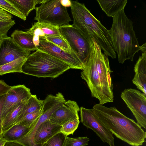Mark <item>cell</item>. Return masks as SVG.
Segmentation results:
<instances>
[{"label": "cell", "instance_id": "1", "mask_svg": "<svg viewBox=\"0 0 146 146\" xmlns=\"http://www.w3.org/2000/svg\"><path fill=\"white\" fill-rule=\"evenodd\" d=\"M90 45L89 58L81 72L86 82L91 96L102 105L113 102V85L111 76L113 72L107 56L103 53L97 43L93 40Z\"/></svg>", "mask_w": 146, "mask_h": 146}, {"label": "cell", "instance_id": "2", "mask_svg": "<svg viewBox=\"0 0 146 146\" xmlns=\"http://www.w3.org/2000/svg\"><path fill=\"white\" fill-rule=\"evenodd\" d=\"M92 109L98 119L117 138L132 146H140L145 142L146 132L115 107H108L99 103Z\"/></svg>", "mask_w": 146, "mask_h": 146}, {"label": "cell", "instance_id": "3", "mask_svg": "<svg viewBox=\"0 0 146 146\" xmlns=\"http://www.w3.org/2000/svg\"><path fill=\"white\" fill-rule=\"evenodd\" d=\"M70 2L73 25L90 45L93 43L92 40H94L105 54L113 59L115 58L116 54L108 30L91 13L84 4L77 1H70Z\"/></svg>", "mask_w": 146, "mask_h": 146}, {"label": "cell", "instance_id": "4", "mask_svg": "<svg viewBox=\"0 0 146 146\" xmlns=\"http://www.w3.org/2000/svg\"><path fill=\"white\" fill-rule=\"evenodd\" d=\"M119 63L126 60L133 61L134 56L140 46L133 29V22L122 10L113 17L112 27L108 30Z\"/></svg>", "mask_w": 146, "mask_h": 146}, {"label": "cell", "instance_id": "5", "mask_svg": "<svg viewBox=\"0 0 146 146\" xmlns=\"http://www.w3.org/2000/svg\"><path fill=\"white\" fill-rule=\"evenodd\" d=\"M70 68L66 63L44 52L30 54L23 65L22 73L38 78H54Z\"/></svg>", "mask_w": 146, "mask_h": 146}, {"label": "cell", "instance_id": "6", "mask_svg": "<svg viewBox=\"0 0 146 146\" xmlns=\"http://www.w3.org/2000/svg\"><path fill=\"white\" fill-rule=\"evenodd\" d=\"M35 9L34 19L38 23L60 27L69 25L72 21L66 7L62 5L60 0H43Z\"/></svg>", "mask_w": 146, "mask_h": 146}, {"label": "cell", "instance_id": "7", "mask_svg": "<svg viewBox=\"0 0 146 146\" xmlns=\"http://www.w3.org/2000/svg\"><path fill=\"white\" fill-rule=\"evenodd\" d=\"M61 35L66 40L71 50L85 66L89 58L90 45L84 37L73 25L59 27Z\"/></svg>", "mask_w": 146, "mask_h": 146}, {"label": "cell", "instance_id": "8", "mask_svg": "<svg viewBox=\"0 0 146 146\" xmlns=\"http://www.w3.org/2000/svg\"><path fill=\"white\" fill-rule=\"evenodd\" d=\"M121 97L141 127L146 128V95L131 88L125 89Z\"/></svg>", "mask_w": 146, "mask_h": 146}, {"label": "cell", "instance_id": "9", "mask_svg": "<svg viewBox=\"0 0 146 146\" xmlns=\"http://www.w3.org/2000/svg\"><path fill=\"white\" fill-rule=\"evenodd\" d=\"M80 110L82 123L87 128L93 130L103 142L107 143L110 146H115L113 134L97 117L93 109L82 107Z\"/></svg>", "mask_w": 146, "mask_h": 146}, {"label": "cell", "instance_id": "10", "mask_svg": "<svg viewBox=\"0 0 146 146\" xmlns=\"http://www.w3.org/2000/svg\"><path fill=\"white\" fill-rule=\"evenodd\" d=\"M36 50L47 53L67 64L70 68L82 70L83 66L76 54L72 51L68 52L45 38L39 37V43Z\"/></svg>", "mask_w": 146, "mask_h": 146}, {"label": "cell", "instance_id": "11", "mask_svg": "<svg viewBox=\"0 0 146 146\" xmlns=\"http://www.w3.org/2000/svg\"><path fill=\"white\" fill-rule=\"evenodd\" d=\"M31 52L21 48L11 37L7 36L1 38L0 43V65L9 63L20 57L27 58Z\"/></svg>", "mask_w": 146, "mask_h": 146}, {"label": "cell", "instance_id": "12", "mask_svg": "<svg viewBox=\"0 0 146 146\" xmlns=\"http://www.w3.org/2000/svg\"><path fill=\"white\" fill-rule=\"evenodd\" d=\"M80 108L77 103L68 100L52 113L49 120L53 123L62 126L66 123L79 119L78 112Z\"/></svg>", "mask_w": 146, "mask_h": 146}, {"label": "cell", "instance_id": "13", "mask_svg": "<svg viewBox=\"0 0 146 146\" xmlns=\"http://www.w3.org/2000/svg\"><path fill=\"white\" fill-rule=\"evenodd\" d=\"M6 94L2 113L3 120L17 104L22 101L27 100L32 95L30 89L24 84L11 86Z\"/></svg>", "mask_w": 146, "mask_h": 146}, {"label": "cell", "instance_id": "14", "mask_svg": "<svg viewBox=\"0 0 146 146\" xmlns=\"http://www.w3.org/2000/svg\"><path fill=\"white\" fill-rule=\"evenodd\" d=\"M62 126L53 123L49 120L42 123L35 134L34 142L35 146H42L49 139L60 132Z\"/></svg>", "mask_w": 146, "mask_h": 146}, {"label": "cell", "instance_id": "15", "mask_svg": "<svg viewBox=\"0 0 146 146\" xmlns=\"http://www.w3.org/2000/svg\"><path fill=\"white\" fill-rule=\"evenodd\" d=\"M133 83L146 95V52H142L134 66Z\"/></svg>", "mask_w": 146, "mask_h": 146}, {"label": "cell", "instance_id": "16", "mask_svg": "<svg viewBox=\"0 0 146 146\" xmlns=\"http://www.w3.org/2000/svg\"><path fill=\"white\" fill-rule=\"evenodd\" d=\"M11 37L21 48L30 51L36 50V47L33 41V35L27 31L16 30L11 34Z\"/></svg>", "mask_w": 146, "mask_h": 146}, {"label": "cell", "instance_id": "17", "mask_svg": "<svg viewBox=\"0 0 146 146\" xmlns=\"http://www.w3.org/2000/svg\"><path fill=\"white\" fill-rule=\"evenodd\" d=\"M102 10L108 17H112L125 7L127 0H97Z\"/></svg>", "mask_w": 146, "mask_h": 146}, {"label": "cell", "instance_id": "18", "mask_svg": "<svg viewBox=\"0 0 146 146\" xmlns=\"http://www.w3.org/2000/svg\"><path fill=\"white\" fill-rule=\"evenodd\" d=\"M33 122L26 125L15 124L3 133L2 136L7 141H16L26 134Z\"/></svg>", "mask_w": 146, "mask_h": 146}, {"label": "cell", "instance_id": "19", "mask_svg": "<svg viewBox=\"0 0 146 146\" xmlns=\"http://www.w3.org/2000/svg\"><path fill=\"white\" fill-rule=\"evenodd\" d=\"M27 101L19 102L6 116L2 121V133L15 125Z\"/></svg>", "mask_w": 146, "mask_h": 146}, {"label": "cell", "instance_id": "20", "mask_svg": "<svg viewBox=\"0 0 146 146\" xmlns=\"http://www.w3.org/2000/svg\"><path fill=\"white\" fill-rule=\"evenodd\" d=\"M42 100H38L36 95L32 94L24 105L21 114L15 125L26 114L42 110Z\"/></svg>", "mask_w": 146, "mask_h": 146}, {"label": "cell", "instance_id": "21", "mask_svg": "<svg viewBox=\"0 0 146 146\" xmlns=\"http://www.w3.org/2000/svg\"><path fill=\"white\" fill-rule=\"evenodd\" d=\"M26 17L35 9V6L41 4L43 0H9Z\"/></svg>", "mask_w": 146, "mask_h": 146}, {"label": "cell", "instance_id": "22", "mask_svg": "<svg viewBox=\"0 0 146 146\" xmlns=\"http://www.w3.org/2000/svg\"><path fill=\"white\" fill-rule=\"evenodd\" d=\"M27 58L26 57H20L9 63L0 65V76L10 73H22V67Z\"/></svg>", "mask_w": 146, "mask_h": 146}, {"label": "cell", "instance_id": "23", "mask_svg": "<svg viewBox=\"0 0 146 146\" xmlns=\"http://www.w3.org/2000/svg\"><path fill=\"white\" fill-rule=\"evenodd\" d=\"M0 8L25 21L27 17L22 13L12 3L8 0H0Z\"/></svg>", "mask_w": 146, "mask_h": 146}, {"label": "cell", "instance_id": "24", "mask_svg": "<svg viewBox=\"0 0 146 146\" xmlns=\"http://www.w3.org/2000/svg\"><path fill=\"white\" fill-rule=\"evenodd\" d=\"M67 137L63 133L59 132L49 139L42 146H64Z\"/></svg>", "mask_w": 146, "mask_h": 146}, {"label": "cell", "instance_id": "25", "mask_svg": "<svg viewBox=\"0 0 146 146\" xmlns=\"http://www.w3.org/2000/svg\"><path fill=\"white\" fill-rule=\"evenodd\" d=\"M44 38L68 52L71 53L72 52L68 43L62 35L60 36H46Z\"/></svg>", "mask_w": 146, "mask_h": 146}, {"label": "cell", "instance_id": "26", "mask_svg": "<svg viewBox=\"0 0 146 146\" xmlns=\"http://www.w3.org/2000/svg\"><path fill=\"white\" fill-rule=\"evenodd\" d=\"M36 23L44 34L45 37L61 36L59 30V27L46 23L38 22H36Z\"/></svg>", "mask_w": 146, "mask_h": 146}, {"label": "cell", "instance_id": "27", "mask_svg": "<svg viewBox=\"0 0 146 146\" xmlns=\"http://www.w3.org/2000/svg\"><path fill=\"white\" fill-rule=\"evenodd\" d=\"M89 139L87 137H66L64 146H86Z\"/></svg>", "mask_w": 146, "mask_h": 146}, {"label": "cell", "instance_id": "28", "mask_svg": "<svg viewBox=\"0 0 146 146\" xmlns=\"http://www.w3.org/2000/svg\"><path fill=\"white\" fill-rule=\"evenodd\" d=\"M80 121L79 119H76L73 120L69 121L62 126L60 132L68 135L73 134L78 128Z\"/></svg>", "mask_w": 146, "mask_h": 146}, {"label": "cell", "instance_id": "29", "mask_svg": "<svg viewBox=\"0 0 146 146\" xmlns=\"http://www.w3.org/2000/svg\"><path fill=\"white\" fill-rule=\"evenodd\" d=\"M42 110L28 113L23 117L16 124L26 125L33 123L42 113Z\"/></svg>", "mask_w": 146, "mask_h": 146}, {"label": "cell", "instance_id": "30", "mask_svg": "<svg viewBox=\"0 0 146 146\" xmlns=\"http://www.w3.org/2000/svg\"><path fill=\"white\" fill-rule=\"evenodd\" d=\"M16 23L15 20L0 21V36L1 38L7 36L8 31Z\"/></svg>", "mask_w": 146, "mask_h": 146}, {"label": "cell", "instance_id": "31", "mask_svg": "<svg viewBox=\"0 0 146 146\" xmlns=\"http://www.w3.org/2000/svg\"><path fill=\"white\" fill-rule=\"evenodd\" d=\"M27 31L32 34L33 36L43 38H45V36L44 34L38 26L36 22L33 25L32 27Z\"/></svg>", "mask_w": 146, "mask_h": 146}, {"label": "cell", "instance_id": "32", "mask_svg": "<svg viewBox=\"0 0 146 146\" xmlns=\"http://www.w3.org/2000/svg\"><path fill=\"white\" fill-rule=\"evenodd\" d=\"M6 96V94L0 96V137L2 136V113Z\"/></svg>", "mask_w": 146, "mask_h": 146}, {"label": "cell", "instance_id": "33", "mask_svg": "<svg viewBox=\"0 0 146 146\" xmlns=\"http://www.w3.org/2000/svg\"><path fill=\"white\" fill-rule=\"evenodd\" d=\"M11 87L4 81L0 80V96L6 94Z\"/></svg>", "mask_w": 146, "mask_h": 146}, {"label": "cell", "instance_id": "34", "mask_svg": "<svg viewBox=\"0 0 146 146\" xmlns=\"http://www.w3.org/2000/svg\"><path fill=\"white\" fill-rule=\"evenodd\" d=\"M13 17L11 14L0 8V21H10Z\"/></svg>", "mask_w": 146, "mask_h": 146}, {"label": "cell", "instance_id": "35", "mask_svg": "<svg viewBox=\"0 0 146 146\" xmlns=\"http://www.w3.org/2000/svg\"><path fill=\"white\" fill-rule=\"evenodd\" d=\"M4 146H23L21 144L15 141H7Z\"/></svg>", "mask_w": 146, "mask_h": 146}, {"label": "cell", "instance_id": "36", "mask_svg": "<svg viewBox=\"0 0 146 146\" xmlns=\"http://www.w3.org/2000/svg\"><path fill=\"white\" fill-rule=\"evenodd\" d=\"M60 3L62 6L65 7H69L70 6V0H60Z\"/></svg>", "mask_w": 146, "mask_h": 146}, {"label": "cell", "instance_id": "37", "mask_svg": "<svg viewBox=\"0 0 146 146\" xmlns=\"http://www.w3.org/2000/svg\"><path fill=\"white\" fill-rule=\"evenodd\" d=\"M7 141L2 136L0 137V146H4Z\"/></svg>", "mask_w": 146, "mask_h": 146}, {"label": "cell", "instance_id": "38", "mask_svg": "<svg viewBox=\"0 0 146 146\" xmlns=\"http://www.w3.org/2000/svg\"><path fill=\"white\" fill-rule=\"evenodd\" d=\"M146 43L143 44L141 46H140V50H141L142 52H146Z\"/></svg>", "mask_w": 146, "mask_h": 146}, {"label": "cell", "instance_id": "39", "mask_svg": "<svg viewBox=\"0 0 146 146\" xmlns=\"http://www.w3.org/2000/svg\"><path fill=\"white\" fill-rule=\"evenodd\" d=\"M1 37L0 36V42H1Z\"/></svg>", "mask_w": 146, "mask_h": 146}]
</instances>
